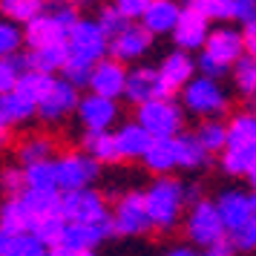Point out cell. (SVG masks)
Returning <instances> with one entry per match:
<instances>
[{"label":"cell","mask_w":256,"mask_h":256,"mask_svg":"<svg viewBox=\"0 0 256 256\" xmlns=\"http://www.w3.org/2000/svg\"><path fill=\"white\" fill-rule=\"evenodd\" d=\"M52 84H55V78H52V75L29 70V72H24V75H20V81H18V92L26 95L32 104H40V101L49 95Z\"/></svg>","instance_id":"obj_32"},{"label":"cell","mask_w":256,"mask_h":256,"mask_svg":"<svg viewBox=\"0 0 256 256\" xmlns=\"http://www.w3.org/2000/svg\"><path fill=\"white\" fill-rule=\"evenodd\" d=\"M152 44V35L144 29L141 24H132L130 29H124L118 38H112L110 40V58H116V60H136L141 58L147 49H150Z\"/></svg>","instance_id":"obj_17"},{"label":"cell","mask_w":256,"mask_h":256,"mask_svg":"<svg viewBox=\"0 0 256 256\" xmlns=\"http://www.w3.org/2000/svg\"><path fill=\"white\" fill-rule=\"evenodd\" d=\"M9 141H12V132H9V127H3V124H0V150H3Z\"/></svg>","instance_id":"obj_51"},{"label":"cell","mask_w":256,"mask_h":256,"mask_svg":"<svg viewBox=\"0 0 256 256\" xmlns=\"http://www.w3.org/2000/svg\"><path fill=\"white\" fill-rule=\"evenodd\" d=\"M190 9L202 12L208 20H228L233 18V0H184Z\"/></svg>","instance_id":"obj_40"},{"label":"cell","mask_w":256,"mask_h":256,"mask_svg":"<svg viewBox=\"0 0 256 256\" xmlns=\"http://www.w3.org/2000/svg\"><path fill=\"white\" fill-rule=\"evenodd\" d=\"M233 18L242 26L256 24V0H233Z\"/></svg>","instance_id":"obj_44"},{"label":"cell","mask_w":256,"mask_h":256,"mask_svg":"<svg viewBox=\"0 0 256 256\" xmlns=\"http://www.w3.org/2000/svg\"><path fill=\"white\" fill-rule=\"evenodd\" d=\"M230 75L236 81V90L242 95H256V58H250V55L239 58Z\"/></svg>","instance_id":"obj_38"},{"label":"cell","mask_w":256,"mask_h":256,"mask_svg":"<svg viewBox=\"0 0 256 256\" xmlns=\"http://www.w3.org/2000/svg\"><path fill=\"white\" fill-rule=\"evenodd\" d=\"M116 141L118 150H121V158H144L152 144V136L138 121H130V124H121L116 130Z\"/></svg>","instance_id":"obj_20"},{"label":"cell","mask_w":256,"mask_h":256,"mask_svg":"<svg viewBox=\"0 0 256 256\" xmlns=\"http://www.w3.org/2000/svg\"><path fill=\"white\" fill-rule=\"evenodd\" d=\"M110 233H116L112 230V219L101 222V224H66V233H64V242L60 244L81 248V250H95Z\"/></svg>","instance_id":"obj_21"},{"label":"cell","mask_w":256,"mask_h":256,"mask_svg":"<svg viewBox=\"0 0 256 256\" xmlns=\"http://www.w3.org/2000/svg\"><path fill=\"white\" fill-rule=\"evenodd\" d=\"M136 121L152 138H176V136H182L184 116H182V106L173 98H162V101H150V104L138 106Z\"/></svg>","instance_id":"obj_5"},{"label":"cell","mask_w":256,"mask_h":256,"mask_svg":"<svg viewBox=\"0 0 256 256\" xmlns=\"http://www.w3.org/2000/svg\"><path fill=\"white\" fill-rule=\"evenodd\" d=\"M244 55H250V58H256V24L254 26H244Z\"/></svg>","instance_id":"obj_49"},{"label":"cell","mask_w":256,"mask_h":256,"mask_svg":"<svg viewBox=\"0 0 256 256\" xmlns=\"http://www.w3.org/2000/svg\"><path fill=\"white\" fill-rule=\"evenodd\" d=\"M248 178H250V184H254V190H256V170H254L250 176H248Z\"/></svg>","instance_id":"obj_53"},{"label":"cell","mask_w":256,"mask_h":256,"mask_svg":"<svg viewBox=\"0 0 256 256\" xmlns=\"http://www.w3.org/2000/svg\"><path fill=\"white\" fill-rule=\"evenodd\" d=\"M216 208H219V216L224 222V230L230 233H239L254 219V204H250V196H244L239 190H224L219 198H216Z\"/></svg>","instance_id":"obj_16"},{"label":"cell","mask_w":256,"mask_h":256,"mask_svg":"<svg viewBox=\"0 0 256 256\" xmlns=\"http://www.w3.org/2000/svg\"><path fill=\"white\" fill-rule=\"evenodd\" d=\"M60 196L64 193H58V190H26L24 202L29 204L35 219H44V216L60 213Z\"/></svg>","instance_id":"obj_33"},{"label":"cell","mask_w":256,"mask_h":256,"mask_svg":"<svg viewBox=\"0 0 256 256\" xmlns=\"http://www.w3.org/2000/svg\"><path fill=\"white\" fill-rule=\"evenodd\" d=\"M24 173H26V190H60L55 158L52 162L32 164V167H24Z\"/></svg>","instance_id":"obj_35"},{"label":"cell","mask_w":256,"mask_h":256,"mask_svg":"<svg viewBox=\"0 0 256 256\" xmlns=\"http://www.w3.org/2000/svg\"><path fill=\"white\" fill-rule=\"evenodd\" d=\"M60 216L70 224H101L110 222L112 213H106V202L98 190H75L60 196Z\"/></svg>","instance_id":"obj_6"},{"label":"cell","mask_w":256,"mask_h":256,"mask_svg":"<svg viewBox=\"0 0 256 256\" xmlns=\"http://www.w3.org/2000/svg\"><path fill=\"white\" fill-rule=\"evenodd\" d=\"M116 6H118L124 14H127L130 20H132V18H141V14L147 12L150 0H116Z\"/></svg>","instance_id":"obj_46"},{"label":"cell","mask_w":256,"mask_h":256,"mask_svg":"<svg viewBox=\"0 0 256 256\" xmlns=\"http://www.w3.org/2000/svg\"><path fill=\"white\" fill-rule=\"evenodd\" d=\"M233 250H236V244H233V239H222V242L210 244V248H204L198 256H233Z\"/></svg>","instance_id":"obj_47"},{"label":"cell","mask_w":256,"mask_h":256,"mask_svg":"<svg viewBox=\"0 0 256 256\" xmlns=\"http://www.w3.org/2000/svg\"><path fill=\"white\" fill-rule=\"evenodd\" d=\"M78 118L86 127V132H110V127L116 124V118H118V104L110 101V98H101V95L90 92L86 98H81Z\"/></svg>","instance_id":"obj_15"},{"label":"cell","mask_w":256,"mask_h":256,"mask_svg":"<svg viewBox=\"0 0 256 256\" xmlns=\"http://www.w3.org/2000/svg\"><path fill=\"white\" fill-rule=\"evenodd\" d=\"M70 60V46L66 44H58V46H44V49H29V55H24V64H26V72L35 70V72H64Z\"/></svg>","instance_id":"obj_22"},{"label":"cell","mask_w":256,"mask_h":256,"mask_svg":"<svg viewBox=\"0 0 256 256\" xmlns=\"http://www.w3.org/2000/svg\"><path fill=\"white\" fill-rule=\"evenodd\" d=\"M98 26H101V32L112 40V38H118L124 29H130L132 24H130V18L121 12L118 6H106V9H101V14H98Z\"/></svg>","instance_id":"obj_39"},{"label":"cell","mask_w":256,"mask_h":256,"mask_svg":"<svg viewBox=\"0 0 256 256\" xmlns=\"http://www.w3.org/2000/svg\"><path fill=\"white\" fill-rule=\"evenodd\" d=\"M6 256H49V248L38 236L26 233V236H12Z\"/></svg>","instance_id":"obj_42"},{"label":"cell","mask_w":256,"mask_h":256,"mask_svg":"<svg viewBox=\"0 0 256 256\" xmlns=\"http://www.w3.org/2000/svg\"><path fill=\"white\" fill-rule=\"evenodd\" d=\"M55 170H58V187L64 193H75V190H90L95 178H98V162L86 152H64L55 158Z\"/></svg>","instance_id":"obj_8"},{"label":"cell","mask_w":256,"mask_h":256,"mask_svg":"<svg viewBox=\"0 0 256 256\" xmlns=\"http://www.w3.org/2000/svg\"><path fill=\"white\" fill-rule=\"evenodd\" d=\"M152 228L150 213H147V196L144 193H127L118 198L112 210V230L121 236H141Z\"/></svg>","instance_id":"obj_10"},{"label":"cell","mask_w":256,"mask_h":256,"mask_svg":"<svg viewBox=\"0 0 256 256\" xmlns=\"http://www.w3.org/2000/svg\"><path fill=\"white\" fill-rule=\"evenodd\" d=\"M202 58L210 60V64H219L224 70H230L236 66V60L244 58V38L242 32H236V29H228V26H222V29H213L208 38V44L202 49Z\"/></svg>","instance_id":"obj_11"},{"label":"cell","mask_w":256,"mask_h":256,"mask_svg":"<svg viewBox=\"0 0 256 256\" xmlns=\"http://www.w3.org/2000/svg\"><path fill=\"white\" fill-rule=\"evenodd\" d=\"M78 12L75 6H58L52 12H44L40 18H35L32 24L24 29V40L29 44V49H44V46H58L70 40V32L78 26Z\"/></svg>","instance_id":"obj_2"},{"label":"cell","mask_w":256,"mask_h":256,"mask_svg":"<svg viewBox=\"0 0 256 256\" xmlns=\"http://www.w3.org/2000/svg\"><path fill=\"white\" fill-rule=\"evenodd\" d=\"M20 44H24V32L18 29V24L0 18V58H14Z\"/></svg>","instance_id":"obj_41"},{"label":"cell","mask_w":256,"mask_h":256,"mask_svg":"<svg viewBox=\"0 0 256 256\" xmlns=\"http://www.w3.org/2000/svg\"><path fill=\"white\" fill-rule=\"evenodd\" d=\"M9 242H12V236L0 230V256H6V250H9Z\"/></svg>","instance_id":"obj_50"},{"label":"cell","mask_w":256,"mask_h":256,"mask_svg":"<svg viewBox=\"0 0 256 256\" xmlns=\"http://www.w3.org/2000/svg\"><path fill=\"white\" fill-rule=\"evenodd\" d=\"M173 86L167 84V78L162 75V70L152 66H136L127 75V92L124 98L132 101L136 106H144L150 101H162V98H173Z\"/></svg>","instance_id":"obj_9"},{"label":"cell","mask_w":256,"mask_h":256,"mask_svg":"<svg viewBox=\"0 0 256 256\" xmlns=\"http://www.w3.org/2000/svg\"><path fill=\"white\" fill-rule=\"evenodd\" d=\"M49 256H95V250H81V248H70V244H58L52 248Z\"/></svg>","instance_id":"obj_48"},{"label":"cell","mask_w":256,"mask_h":256,"mask_svg":"<svg viewBox=\"0 0 256 256\" xmlns=\"http://www.w3.org/2000/svg\"><path fill=\"white\" fill-rule=\"evenodd\" d=\"M222 167L230 176H250L256 170V144L228 147L222 152Z\"/></svg>","instance_id":"obj_29"},{"label":"cell","mask_w":256,"mask_h":256,"mask_svg":"<svg viewBox=\"0 0 256 256\" xmlns=\"http://www.w3.org/2000/svg\"><path fill=\"white\" fill-rule=\"evenodd\" d=\"M182 104H184V110H190L193 116L216 121V116H222V112L228 110V95H224V90L219 86V81H213L208 75H196V78L182 90Z\"/></svg>","instance_id":"obj_3"},{"label":"cell","mask_w":256,"mask_h":256,"mask_svg":"<svg viewBox=\"0 0 256 256\" xmlns=\"http://www.w3.org/2000/svg\"><path fill=\"white\" fill-rule=\"evenodd\" d=\"M158 70H162V75L167 78V84H170L173 90H184L187 84L196 78V60L190 58L187 52L178 49V52H170V55L162 60Z\"/></svg>","instance_id":"obj_23"},{"label":"cell","mask_w":256,"mask_h":256,"mask_svg":"<svg viewBox=\"0 0 256 256\" xmlns=\"http://www.w3.org/2000/svg\"><path fill=\"white\" fill-rule=\"evenodd\" d=\"M256 144V112H236L228 124V147Z\"/></svg>","instance_id":"obj_31"},{"label":"cell","mask_w":256,"mask_h":256,"mask_svg":"<svg viewBox=\"0 0 256 256\" xmlns=\"http://www.w3.org/2000/svg\"><path fill=\"white\" fill-rule=\"evenodd\" d=\"M66 224H70V222L64 219L60 213H55V216H44V219H35L32 236H38V239H40V242H44L49 250H52V248H58V244L64 242Z\"/></svg>","instance_id":"obj_34"},{"label":"cell","mask_w":256,"mask_h":256,"mask_svg":"<svg viewBox=\"0 0 256 256\" xmlns=\"http://www.w3.org/2000/svg\"><path fill=\"white\" fill-rule=\"evenodd\" d=\"M254 104H256V95H254Z\"/></svg>","instance_id":"obj_55"},{"label":"cell","mask_w":256,"mask_h":256,"mask_svg":"<svg viewBox=\"0 0 256 256\" xmlns=\"http://www.w3.org/2000/svg\"><path fill=\"white\" fill-rule=\"evenodd\" d=\"M66 46H70V60L95 70L110 52V38L101 32L98 20H78V26L70 32Z\"/></svg>","instance_id":"obj_4"},{"label":"cell","mask_w":256,"mask_h":256,"mask_svg":"<svg viewBox=\"0 0 256 256\" xmlns=\"http://www.w3.org/2000/svg\"><path fill=\"white\" fill-rule=\"evenodd\" d=\"M127 75H130V72L124 70V64H121V60L104 58L92 70L90 90H92V95H101V98L116 101V98H121V95L127 92Z\"/></svg>","instance_id":"obj_14"},{"label":"cell","mask_w":256,"mask_h":256,"mask_svg":"<svg viewBox=\"0 0 256 256\" xmlns=\"http://www.w3.org/2000/svg\"><path fill=\"white\" fill-rule=\"evenodd\" d=\"M26 72L24 55H14V58H0V95L14 92L18 90V81Z\"/></svg>","instance_id":"obj_37"},{"label":"cell","mask_w":256,"mask_h":256,"mask_svg":"<svg viewBox=\"0 0 256 256\" xmlns=\"http://www.w3.org/2000/svg\"><path fill=\"white\" fill-rule=\"evenodd\" d=\"M233 244L239 250H256V216L244 224L239 233H233Z\"/></svg>","instance_id":"obj_45"},{"label":"cell","mask_w":256,"mask_h":256,"mask_svg":"<svg viewBox=\"0 0 256 256\" xmlns=\"http://www.w3.org/2000/svg\"><path fill=\"white\" fill-rule=\"evenodd\" d=\"M176 156H178V167H184V170H198V167H204L210 158V152L198 144L196 132H182V136H176Z\"/></svg>","instance_id":"obj_27"},{"label":"cell","mask_w":256,"mask_h":256,"mask_svg":"<svg viewBox=\"0 0 256 256\" xmlns=\"http://www.w3.org/2000/svg\"><path fill=\"white\" fill-rule=\"evenodd\" d=\"M187 236L196 244H202V248H210V244L228 239V230H224V222L219 216L216 202L198 198L190 208V213H187Z\"/></svg>","instance_id":"obj_7"},{"label":"cell","mask_w":256,"mask_h":256,"mask_svg":"<svg viewBox=\"0 0 256 256\" xmlns=\"http://www.w3.org/2000/svg\"><path fill=\"white\" fill-rule=\"evenodd\" d=\"M196 138L210 156L213 152H224L228 150V124H222V121H204L196 130Z\"/></svg>","instance_id":"obj_36"},{"label":"cell","mask_w":256,"mask_h":256,"mask_svg":"<svg viewBox=\"0 0 256 256\" xmlns=\"http://www.w3.org/2000/svg\"><path fill=\"white\" fill-rule=\"evenodd\" d=\"M81 106V95H78V86H72L66 78H55L49 95L38 104V116L44 121H60L66 118L72 110Z\"/></svg>","instance_id":"obj_13"},{"label":"cell","mask_w":256,"mask_h":256,"mask_svg":"<svg viewBox=\"0 0 256 256\" xmlns=\"http://www.w3.org/2000/svg\"><path fill=\"white\" fill-rule=\"evenodd\" d=\"M182 9L176 0H150L147 12L141 14V26L150 32V35H173L176 32V24L182 18Z\"/></svg>","instance_id":"obj_18"},{"label":"cell","mask_w":256,"mask_h":256,"mask_svg":"<svg viewBox=\"0 0 256 256\" xmlns=\"http://www.w3.org/2000/svg\"><path fill=\"white\" fill-rule=\"evenodd\" d=\"M164 256H196L190 248H173V250H167Z\"/></svg>","instance_id":"obj_52"},{"label":"cell","mask_w":256,"mask_h":256,"mask_svg":"<svg viewBox=\"0 0 256 256\" xmlns=\"http://www.w3.org/2000/svg\"><path fill=\"white\" fill-rule=\"evenodd\" d=\"M52 150H55L52 138H46V136H26L20 141V147H18V158H20L24 167H32V164H40V162H52Z\"/></svg>","instance_id":"obj_30"},{"label":"cell","mask_w":256,"mask_h":256,"mask_svg":"<svg viewBox=\"0 0 256 256\" xmlns=\"http://www.w3.org/2000/svg\"><path fill=\"white\" fill-rule=\"evenodd\" d=\"M84 150H86V156H92L98 164H116L121 158L116 132H86L84 136Z\"/></svg>","instance_id":"obj_26"},{"label":"cell","mask_w":256,"mask_h":256,"mask_svg":"<svg viewBox=\"0 0 256 256\" xmlns=\"http://www.w3.org/2000/svg\"><path fill=\"white\" fill-rule=\"evenodd\" d=\"M210 32H213V29H210L208 18H204L202 12H196V9L184 6L178 24H176L173 40H176V46L182 49V52H193V49H204Z\"/></svg>","instance_id":"obj_12"},{"label":"cell","mask_w":256,"mask_h":256,"mask_svg":"<svg viewBox=\"0 0 256 256\" xmlns=\"http://www.w3.org/2000/svg\"><path fill=\"white\" fill-rule=\"evenodd\" d=\"M38 112V104H32L26 95H20L18 90L14 92L0 95V124L3 127H18V124H26L29 118Z\"/></svg>","instance_id":"obj_24"},{"label":"cell","mask_w":256,"mask_h":256,"mask_svg":"<svg viewBox=\"0 0 256 256\" xmlns=\"http://www.w3.org/2000/svg\"><path fill=\"white\" fill-rule=\"evenodd\" d=\"M250 204H254V216H256V193L250 196Z\"/></svg>","instance_id":"obj_54"},{"label":"cell","mask_w":256,"mask_h":256,"mask_svg":"<svg viewBox=\"0 0 256 256\" xmlns=\"http://www.w3.org/2000/svg\"><path fill=\"white\" fill-rule=\"evenodd\" d=\"M35 228V216H32V210L29 204L20 198H6L3 204H0V230L9 233V236H26V233H32Z\"/></svg>","instance_id":"obj_19"},{"label":"cell","mask_w":256,"mask_h":256,"mask_svg":"<svg viewBox=\"0 0 256 256\" xmlns=\"http://www.w3.org/2000/svg\"><path fill=\"white\" fill-rule=\"evenodd\" d=\"M0 190L6 193V198H20L26 193V173L24 167H6L0 173Z\"/></svg>","instance_id":"obj_43"},{"label":"cell","mask_w":256,"mask_h":256,"mask_svg":"<svg viewBox=\"0 0 256 256\" xmlns=\"http://www.w3.org/2000/svg\"><path fill=\"white\" fill-rule=\"evenodd\" d=\"M44 12H46V0H0V14L12 24L29 26Z\"/></svg>","instance_id":"obj_28"},{"label":"cell","mask_w":256,"mask_h":256,"mask_svg":"<svg viewBox=\"0 0 256 256\" xmlns=\"http://www.w3.org/2000/svg\"><path fill=\"white\" fill-rule=\"evenodd\" d=\"M187 187L182 182H176L170 176H164L158 182H152L150 190L144 193L147 196V213H150V222L152 228L158 230H170L178 216H182V208L187 202Z\"/></svg>","instance_id":"obj_1"},{"label":"cell","mask_w":256,"mask_h":256,"mask_svg":"<svg viewBox=\"0 0 256 256\" xmlns=\"http://www.w3.org/2000/svg\"><path fill=\"white\" fill-rule=\"evenodd\" d=\"M144 167L152 173L164 176L170 173L173 167H178V156H176V138H152L150 150L144 156Z\"/></svg>","instance_id":"obj_25"}]
</instances>
